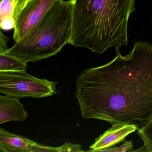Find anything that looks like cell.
<instances>
[{"mask_svg":"<svg viewBox=\"0 0 152 152\" xmlns=\"http://www.w3.org/2000/svg\"><path fill=\"white\" fill-rule=\"evenodd\" d=\"M115 49L112 61L80 75L75 97L83 118L138 129L152 119V43L135 42L124 56Z\"/></svg>","mask_w":152,"mask_h":152,"instance_id":"6da1fadb","label":"cell"},{"mask_svg":"<svg viewBox=\"0 0 152 152\" xmlns=\"http://www.w3.org/2000/svg\"><path fill=\"white\" fill-rule=\"evenodd\" d=\"M69 44L103 54L128 44V26L135 0H71Z\"/></svg>","mask_w":152,"mask_h":152,"instance_id":"7a4b0ae2","label":"cell"},{"mask_svg":"<svg viewBox=\"0 0 152 152\" xmlns=\"http://www.w3.org/2000/svg\"><path fill=\"white\" fill-rule=\"evenodd\" d=\"M72 29L71 0H58L39 23L5 53L34 62L56 55L69 43Z\"/></svg>","mask_w":152,"mask_h":152,"instance_id":"3957f363","label":"cell"},{"mask_svg":"<svg viewBox=\"0 0 152 152\" xmlns=\"http://www.w3.org/2000/svg\"><path fill=\"white\" fill-rule=\"evenodd\" d=\"M56 83L39 79L26 72H0V92L20 99L41 98L56 93Z\"/></svg>","mask_w":152,"mask_h":152,"instance_id":"277c9868","label":"cell"},{"mask_svg":"<svg viewBox=\"0 0 152 152\" xmlns=\"http://www.w3.org/2000/svg\"><path fill=\"white\" fill-rule=\"evenodd\" d=\"M58 0H26L15 18L13 39L19 42L46 15Z\"/></svg>","mask_w":152,"mask_h":152,"instance_id":"5b68a950","label":"cell"},{"mask_svg":"<svg viewBox=\"0 0 152 152\" xmlns=\"http://www.w3.org/2000/svg\"><path fill=\"white\" fill-rule=\"evenodd\" d=\"M1 152H64L63 145L57 147L45 146L26 137L0 129Z\"/></svg>","mask_w":152,"mask_h":152,"instance_id":"8992f818","label":"cell"},{"mask_svg":"<svg viewBox=\"0 0 152 152\" xmlns=\"http://www.w3.org/2000/svg\"><path fill=\"white\" fill-rule=\"evenodd\" d=\"M112 126L95 140L88 152H102L125 140V138L137 130L134 124L113 123Z\"/></svg>","mask_w":152,"mask_h":152,"instance_id":"52a82bcc","label":"cell"},{"mask_svg":"<svg viewBox=\"0 0 152 152\" xmlns=\"http://www.w3.org/2000/svg\"><path fill=\"white\" fill-rule=\"evenodd\" d=\"M28 117L19 98L7 95L0 96V124L11 121H24Z\"/></svg>","mask_w":152,"mask_h":152,"instance_id":"ba28073f","label":"cell"},{"mask_svg":"<svg viewBox=\"0 0 152 152\" xmlns=\"http://www.w3.org/2000/svg\"><path fill=\"white\" fill-rule=\"evenodd\" d=\"M1 28L4 31L14 29L15 24L14 15L15 10L16 0H0Z\"/></svg>","mask_w":152,"mask_h":152,"instance_id":"9c48e42d","label":"cell"},{"mask_svg":"<svg viewBox=\"0 0 152 152\" xmlns=\"http://www.w3.org/2000/svg\"><path fill=\"white\" fill-rule=\"evenodd\" d=\"M28 60L5 53H0V72H26Z\"/></svg>","mask_w":152,"mask_h":152,"instance_id":"30bf717a","label":"cell"},{"mask_svg":"<svg viewBox=\"0 0 152 152\" xmlns=\"http://www.w3.org/2000/svg\"><path fill=\"white\" fill-rule=\"evenodd\" d=\"M137 134L143 141V146L131 152H152V122L150 121L145 125L137 129Z\"/></svg>","mask_w":152,"mask_h":152,"instance_id":"8fae6325","label":"cell"},{"mask_svg":"<svg viewBox=\"0 0 152 152\" xmlns=\"http://www.w3.org/2000/svg\"><path fill=\"white\" fill-rule=\"evenodd\" d=\"M133 146L132 141H125L120 146L114 148H110L103 150L102 152H131L133 149Z\"/></svg>","mask_w":152,"mask_h":152,"instance_id":"7c38bea8","label":"cell"},{"mask_svg":"<svg viewBox=\"0 0 152 152\" xmlns=\"http://www.w3.org/2000/svg\"><path fill=\"white\" fill-rule=\"evenodd\" d=\"M7 38L1 32V43H0V53H4L7 51Z\"/></svg>","mask_w":152,"mask_h":152,"instance_id":"4fadbf2b","label":"cell"},{"mask_svg":"<svg viewBox=\"0 0 152 152\" xmlns=\"http://www.w3.org/2000/svg\"><path fill=\"white\" fill-rule=\"evenodd\" d=\"M26 0H16V6L15 10V15H14V18H15L16 16L17 15L18 13L20 10V9L23 7V5L24 4Z\"/></svg>","mask_w":152,"mask_h":152,"instance_id":"5bb4252c","label":"cell"},{"mask_svg":"<svg viewBox=\"0 0 152 152\" xmlns=\"http://www.w3.org/2000/svg\"><path fill=\"white\" fill-rule=\"evenodd\" d=\"M151 121V122H152V120H151V121Z\"/></svg>","mask_w":152,"mask_h":152,"instance_id":"9a60e30c","label":"cell"}]
</instances>
